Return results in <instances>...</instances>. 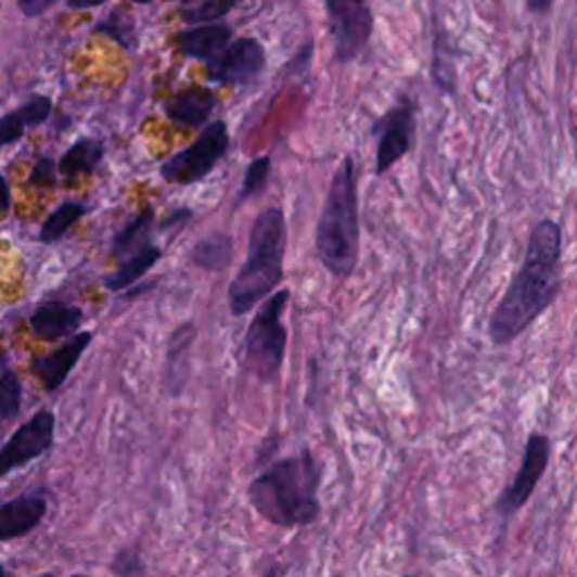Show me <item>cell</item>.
I'll use <instances>...</instances> for the list:
<instances>
[{
  "label": "cell",
  "mask_w": 577,
  "mask_h": 577,
  "mask_svg": "<svg viewBox=\"0 0 577 577\" xmlns=\"http://www.w3.org/2000/svg\"><path fill=\"white\" fill-rule=\"evenodd\" d=\"M286 219L280 208H265L251 226L246 259L230 280L228 309L235 319L267 300L284 278Z\"/></svg>",
  "instance_id": "4"
},
{
  "label": "cell",
  "mask_w": 577,
  "mask_h": 577,
  "mask_svg": "<svg viewBox=\"0 0 577 577\" xmlns=\"http://www.w3.org/2000/svg\"><path fill=\"white\" fill-rule=\"evenodd\" d=\"M52 115V100L48 95H35L27 100L23 106L8 111L3 118H0V144H10L18 142L27 129L41 127L48 123Z\"/></svg>",
  "instance_id": "16"
},
{
  "label": "cell",
  "mask_w": 577,
  "mask_h": 577,
  "mask_svg": "<svg viewBox=\"0 0 577 577\" xmlns=\"http://www.w3.org/2000/svg\"><path fill=\"white\" fill-rule=\"evenodd\" d=\"M548 460H551V440H548V436H543V433H533L526 443L522 470L516 472L510 487L495 503L501 516H512L514 512H518L528 503V499L535 492V487L546 474Z\"/></svg>",
  "instance_id": "10"
},
{
  "label": "cell",
  "mask_w": 577,
  "mask_h": 577,
  "mask_svg": "<svg viewBox=\"0 0 577 577\" xmlns=\"http://www.w3.org/2000/svg\"><path fill=\"white\" fill-rule=\"evenodd\" d=\"M217 108V95L206 86H190L165 106L167 118L179 127H204Z\"/></svg>",
  "instance_id": "15"
},
{
  "label": "cell",
  "mask_w": 577,
  "mask_h": 577,
  "mask_svg": "<svg viewBox=\"0 0 577 577\" xmlns=\"http://www.w3.org/2000/svg\"><path fill=\"white\" fill-rule=\"evenodd\" d=\"M196 336V328L192 323L179 325L169 336L167 343V359H165V386L171 395H179V366L185 363L190 345Z\"/></svg>",
  "instance_id": "23"
},
{
  "label": "cell",
  "mask_w": 577,
  "mask_h": 577,
  "mask_svg": "<svg viewBox=\"0 0 577 577\" xmlns=\"http://www.w3.org/2000/svg\"><path fill=\"white\" fill-rule=\"evenodd\" d=\"M133 3H152V0H133Z\"/></svg>",
  "instance_id": "35"
},
{
  "label": "cell",
  "mask_w": 577,
  "mask_h": 577,
  "mask_svg": "<svg viewBox=\"0 0 577 577\" xmlns=\"http://www.w3.org/2000/svg\"><path fill=\"white\" fill-rule=\"evenodd\" d=\"M144 570H148V566L142 564L140 555L136 551H131V548H123V551L115 555L113 564H111V573L113 575H142Z\"/></svg>",
  "instance_id": "29"
},
{
  "label": "cell",
  "mask_w": 577,
  "mask_h": 577,
  "mask_svg": "<svg viewBox=\"0 0 577 577\" xmlns=\"http://www.w3.org/2000/svg\"><path fill=\"white\" fill-rule=\"evenodd\" d=\"M181 3H190V0H181Z\"/></svg>",
  "instance_id": "36"
},
{
  "label": "cell",
  "mask_w": 577,
  "mask_h": 577,
  "mask_svg": "<svg viewBox=\"0 0 577 577\" xmlns=\"http://www.w3.org/2000/svg\"><path fill=\"white\" fill-rule=\"evenodd\" d=\"M292 300L288 288H278L253 313V321L244 336V368L262 384H271L284 363L288 330L284 325V311Z\"/></svg>",
  "instance_id": "5"
},
{
  "label": "cell",
  "mask_w": 577,
  "mask_h": 577,
  "mask_svg": "<svg viewBox=\"0 0 577 577\" xmlns=\"http://www.w3.org/2000/svg\"><path fill=\"white\" fill-rule=\"evenodd\" d=\"M555 3V0H526V5H528V10L530 12H537V14H541V12H546L548 8H551Z\"/></svg>",
  "instance_id": "33"
},
{
  "label": "cell",
  "mask_w": 577,
  "mask_h": 577,
  "mask_svg": "<svg viewBox=\"0 0 577 577\" xmlns=\"http://www.w3.org/2000/svg\"><path fill=\"white\" fill-rule=\"evenodd\" d=\"M98 33L102 35H108L111 39L118 41L123 48L127 50H133L136 48V27H133V21L120 12H113L106 21H102L98 25Z\"/></svg>",
  "instance_id": "26"
},
{
  "label": "cell",
  "mask_w": 577,
  "mask_h": 577,
  "mask_svg": "<svg viewBox=\"0 0 577 577\" xmlns=\"http://www.w3.org/2000/svg\"><path fill=\"white\" fill-rule=\"evenodd\" d=\"M93 338H95L93 332H77L64 345H60L54 352L33 359L30 370L33 374H37V380L41 382L46 393L60 390L66 384L70 372L79 363L81 355L91 348Z\"/></svg>",
  "instance_id": "12"
},
{
  "label": "cell",
  "mask_w": 577,
  "mask_h": 577,
  "mask_svg": "<svg viewBox=\"0 0 577 577\" xmlns=\"http://www.w3.org/2000/svg\"><path fill=\"white\" fill-rule=\"evenodd\" d=\"M161 259H163V248L158 244H152L148 248H142L140 253L123 259L118 269L102 278V284L113 294H125L133 282L148 275V271H152Z\"/></svg>",
  "instance_id": "20"
},
{
  "label": "cell",
  "mask_w": 577,
  "mask_h": 577,
  "mask_svg": "<svg viewBox=\"0 0 577 577\" xmlns=\"http://www.w3.org/2000/svg\"><path fill=\"white\" fill-rule=\"evenodd\" d=\"M54 0H18V10L27 16V18H37L41 14H46L52 8Z\"/></svg>",
  "instance_id": "31"
},
{
  "label": "cell",
  "mask_w": 577,
  "mask_h": 577,
  "mask_svg": "<svg viewBox=\"0 0 577 577\" xmlns=\"http://www.w3.org/2000/svg\"><path fill=\"white\" fill-rule=\"evenodd\" d=\"M23 409V384L16 377L10 361H3V374H0V420L3 424L18 418Z\"/></svg>",
  "instance_id": "24"
},
{
  "label": "cell",
  "mask_w": 577,
  "mask_h": 577,
  "mask_svg": "<svg viewBox=\"0 0 577 577\" xmlns=\"http://www.w3.org/2000/svg\"><path fill=\"white\" fill-rule=\"evenodd\" d=\"M230 148V133L223 120H213L190 148L169 156L161 165V177L169 185H194L210 177Z\"/></svg>",
  "instance_id": "6"
},
{
  "label": "cell",
  "mask_w": 577,
  "mask_h": 577,
  "mask_svg": "<svg viewBox=\"0 0 577 577\" xmlns=\"http://www.w3.org/2000/svg\"><path fill=\"white\" fill-rule=\"evenodd\" d=\"M267 66V52L255 39H238L228 43L213 62H208V75L213 81L226 86L253 84Z\"/></svg>",
  "instance_id": "11"
},
{
  "label": "cell",
  "mask_w": 577,
  "mask_h": 577,
  "mask_svg": "<svg viewBox=\"0 0 577 577\" xmlns=\"http://www.w3.org/2000/svg\"><path fill=\"white\" fill-rule=\"evenodd\" d=\"M238 0H198L196 8L183 12V18L190 25H204V23H217L221 16H226L235 8Z\"/></svg>",
  "instance_id": "27"
},
{
  "label": "cell",
  "mask_w": 577,
  "mask_h": 577,
  "mask_svg": "<svg viewBox=\"0 0 577 577\" xmlns=\"http://www.w3.org/2000/svg\"><path fill=\"white\" fill-rule=\"evenodd\" d=\"M56 175H60V163L54 165L52 158L48 156H41L33 171L30 177H27V185H37V188H52L56 183Z\"/></svg>",
  "instance_id": "28"
},
{
  "label": "cell",
  "mask_w": 577,
  "mask_h": 577,
  "mask_svg": "<svg viewBox=\"0 0 577 577\" xmlns=\"http://www.w3.org/2000/svg\"><path fill=\"white\" fill-rule=\"evenodd\" d=\"M3 188H5V194H3V217L10 215V208H12V190H10V181L3 179Z\"/></svg>",
  "instance_id": "34"
},
{
  "label": "cell",
  "mask_w": 577,
  "mask_h": 577,
  "mask_svg": "<svg viewBox=\"0 0 577 577\" xmlns=\"http://www.w3.org/2000/svg\"><path fill=\"white\" fill-rule=\"evenodd\" d=\"M154 208H144L113 235L111 255L118 259V262L154 244Z\"/></svg>",
  "instance_id": "19"
},
{
  "label": "cell",
  "mask_w": 577,
  "mask_h": 577,
  "mask_svg": "<svg viewBox=\"0 0 577 577\" xmlns=\"http://www.w3.org/2000/svg\"><path fill=\"white\" fill-rule=\"evenodd\" d=\"M230 39H233V33H230L228 25L204 23L201 27H192V30L181 33L177 37V46L181 54L208 64L230 43Z\"/></svg>",
  "instance_id": "17"
},
{
  "label": "cell",
  "mask_w": 577,
  "mask_h": 577,
  "mask_svg": "<svg viewBox=\"0 0 577 577\" xmlns=\"http://www.w3.org/2000/svg\"><path fill=\"white\" fill-rule=\"evenodd\" d=\"M325 5L336 62L350 64L366 50L372 35L368 0H325Z\"/></svg>",
  "instance_id": "7"
},
{
  "label": "cell",
  "mask_w": 577,
  "mask_h": 577,
  "mask_svg": "<svg viewBox=\"0 0 577 577\" xmlns=\"http://www.w3.org/2000/svg\"><path fill=\"white\" fill-rule=\"evenodd\" d=\"M316 255L323 269L348 280L359 265L361 228H359V181L352 156H343L328 188L325 204L316 223Z\"/></svg>",
  "instance_id": "3"
},
{
  "label": "cell",
  "mask_w": 577,
  "mask_h": 577,
  "mask_svg": "<svg viewBox=\"0 0 577 577\" xmlns=\"http://www.w3.org/2000/svg\"><path fill=\"white\" fill-rule=\"evenodd\" d=\"M54 428L56 415L50 409H41L21 424L0 449V476H10L14 470L46 456L54 447Z\"/></svg>",
  "instance_id": "8"
},
{
  "label": "cell",
  "mask_w": 577,
  "mask_h": 577,
  "mask_svg": "<svg viewBox=\"0 0 577 577\" xmlns=\"http://www.w3.org/2000/svg\"><path fill=\"white\" fill-rule=\"evenodd\" d=\"M192 210L190 208H179L175 213H169L161 223H158V230H163V233H171V230H179L183 228L190 219H192Z\"/></svg>",
  "instance_id": "30"
},
{
  "label": "cell",
  "mask_w": 577,
  "mask_h": 577,
  "mask_svg": "<svg viewBox=\"0 0 577 577\" xmlns=\"http://www.w3.org/2000/svg\"><path fill=\"white\" fill-rule=\"evenodd\" d=\"M84 311L75 305H66L60 300H48L35 307L30 313V330L39 341L52 343L70 338L81 332Z\"/></svg>",
  "instance_id": "14"
},
{
  "label": "cell",
  "mask_w": 577,
  "mask_h": 577,
  "mask_svg": "<svg viewBox=\"0 0 577 577\" xmlns=\"http://www.w3.org/2000/svg\"><path fill=\"white\" fill-rule=\"evenodd\" d=\"M233 259V240L226 233H210L190 251V262L204 271H223Z\"/></svg>",
  "instance_id": "21"
},
{
  "label": "cell",
  "mask_w": 577,
  "mask_h": 577,
  "mask_svg": "<svg viewBox=\"0 0 577 577\" xmlns=\"http://www.w3.org/2000/svg\"><path fill=\"white\" fill-rule=\"evenodd\" d=\"M86 213H89V206L86 204H79V201H64V204L60 208H54L41 223L39 242L41 244L62 242L68 235V230L75 223H79L81 217H86Z\"/></svg>",
  "instance_id": "22"
},
{
  "label": "cell",
  "mask_w": 577,
  "mask_h": 577,
  "mask_svg": "<svg viewBox=\"0 0 577 577\" xmlns=\"http://www.w3.org/2000/svg\"><path fill=\"white\" fill-rule=\"evenodd\" d=\"M321 463L309 449L286 456L257 474L248 485V501L267 524L278 528L311 526L321 516Z\"/></svg>",
  "instance_id": "2"
},
{
  "label": "cell",
  "mask_w": 577,
  "mask_h": 577,
  "mask_svg": "<svg viewBox=\"0 0 577 577\" xmlns=\"http://www.w3.org/2000/svg\"><path fill=\"white\" fill-rule=\"evenodd\" d=\"M562 284V228L557 221H539L528 240L522 269L516 271L489 319V338L508 345L522 336L551 307Z\"/></svg>",
  "instance_id": "1"
},
{
  "label": "cell",
  "mask_w": 577,
  "mask_h": 577,
  "mask_svg": "<svg viewBox=\"0 0 577 577\" xmlns=\"http://www.w3.org/2000/svg\"><path fill=\"white\" fill-rule=\"evenodd\" d=\"M66 3L73 10H91V8H98V5L106 3V0H66Z\"/></svg>",
  "instance_id": "32"
},
{
  "label": "cell",
  "mask_w": 577,
  "mask_h": 577,
  "mask_svg": "<svg viewBox=\"0 0 577 577\" xmlns=\"http://www.w3.org/2000/svg\"><path fill=\"white\" fill-rule=\"evenodd\" d=\"M377 133V154H374V175L382 177L407 156L418 136L415 108L411 102L395 104L380 123L374 125Z\"/></svg>",
  "instance_id": "9"
},
{
  "label": "cell",
  "mask_w": 577,
  "mask_h": 577,
  "mask_svg": "<svg viewBox=\"0 0 577 577\" xmlns=\"http://www.w3.org/2000/svg\"><path fill=\"white\" fill-rule=\"evenodd\" d=\"M271 169H273L271 156H259V158H255V161L248 163V167L244 171V179H242L240 194H238V206L246 204L248 198H253L255 194L265 192L269 188Z\"/></svg>",
  "instance_id": "25"
},
{
  "label": "cell",
  "mask_w": 577,
  "mask_h": 577,
  "mask_svg": "<svg viewBox=\"0 0 577 577\" xmlns=\"http://www.w3.org/2000/svg\"><path fill=\"white\" fill-rule=\"evenodd\" d=\"M48 512V499L39 489L14 497L0 505V541H14L27 537L41 526Z\"/></svg>",
  "instance_id": "13"
},
{
  "label": "cell",
  "mask_w": 577,
  "mask_h": 577,
  "mask_svg": "<svg viewBox=\"0 0 577 577\" xmlns=\"http://www.w3.org/2000/svg\"><path fill=\"white\" fill-rule=\"evenodd\" d=\"M106 156L104 142L98 138H79L60 158V177L66 183H77L81 177H93Z\"/></svg>",
  "instance_id": "18"
}]
</instances>
